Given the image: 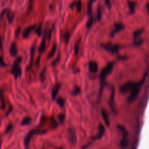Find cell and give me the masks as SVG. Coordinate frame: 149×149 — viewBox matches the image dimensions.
Wrapping results in <instances>:
<instances>
[{"label":"cell","instance_id":"38","mask_svg":"<svg viewBox=\"0 0 149 149\" xmlns=\"http://www.w3.org/2000/svg\"><path fill=\"white\" fill-rule=\"evenodd\" d=\"M6 66H7V64L4 62L3 58L1 56H0V67H6Z\"/></svg>","mask_w":149,"mask_h":149},{"label":"cell","instance_id":"21","mask_svg":"<svg viewBox=\"0 0 149 149\" xmlns=\"http://www.w3.org/2000/svg\"><path fill=\"white\" fill-rule=\"evenodd\" d=\"M6 13H7V19H8L9 23H11L12 22H13L14 18H15V13H12V12H10V10H7V12H6Z\"/></svg>","mask_w":149,"mask_h":149},{"label":"cell","instance_id":"27","mask_svg":"<svg viewBox=\"0 0 149 149\" xmlns=\"http://www.w3.org/2000/svg\"><path fill=\"white\" fill-rule=\"evenodd\" d=\"M70 37H71V34H70V33L68 31L63 34V41L65 43L68 42V41H69L70 39Z\"/></svg>","mask_w":149,"mask_h":149},{"label":"cell","instance_id":"19","mask_svg":"<svg viewBox=\"0 0 149 149\" xmlns=\"http://www.w3.org/2000/svg\"><path fill=\"white\" fill-rule=\"evenodd\" d=\"M102 15H103V10H102V8L100 6H99L97 7V16H96V20L97 22H100L101 20Z\"/></svg>","mask_w":149,"mask_h":149},{"label":"cell","instance_id":"13","mask_svg":"<svg viewBox=\"0 0 149 149\" xmlns=\"http://www.w3.org/2000/svg\"><path fill=\"white\" fill-rule=\"evenodd\" d=\"M35 28H36V26H35V25H31V26L26 27V29L23 30V33H22V35H23V37L27 38L29 36V34H31V32L32 31L35 29Z\"/></svg>","mask_w":149,"mask_h":149},{"label":"cell","instance_id":"42","mask_svg":"<svg viewBox=\"0 0 149 149\" xmlns=\"http://www.w3.org/2000/svg\"><path fill=\"white\" fill-rule=\"evenodd\" d=\"M20 30H21V29H20V27H18L17 29V30L15 31V37H18L19 36V34H20Z\"/></svg>","mask_w":149,"mask_h":149},{"label":"cell","instance_id":"11","mask_svg":"<svg viewBox=\"0 0 149 149\" xmlns=\"http://www.w3.org/2000/svg\"><path fill=\"white\" fill-rule=\"evenodd\" d=\"M101 115L103 121H104L105 124H106V125L107 126V127H110V121H109V113H108V112L105 109H102Z\"/></svg>","mask_w":149,"mask_h":149},{"label":"cell","instance_id":"36","mask_svg":"<svg viewBox=\"0 0 149 149\" xmlns=\"http://www.w3.org/2000/svg\"><path fill=\"white\" fill-rule=\"evenodd\" d=\"M143 42V39H135V41L134 42V45H136V46H140L141 45V44Z\"/></svg>","mask_w":149,"mask_h":149},{"label":"cell","instance_id":"2","mask_svg":"<svg viewBox=\"0 0 149 149\" xmlns=\"http://www.w3.org/2000/svg\"><path fill=\"white\" fill-rule=\"evenodd\" d=\"M21 57L17 56V58H15V60L13 67H12L11 72L13 73V75H14V77H15V78H17V77H19L21 75L22 70L20 67V64L21 63Z\"/></svg>","mask_w":149,"mask_h":149},{"label":"cell","instance_id":"14","mask_svg":"<svg viewBox=\"0 0 149 149\" xmlns=\"http://www.w3.org/2000/svg\"><path fill=\"white\" fill-rule=\"evenodd\" d=\"M61 88V83H58V84L55 85V87H54V89H52V94H51V96H52V99H53V100L56 99V97H57V96H58V92H59Z\"/></svg>","mask_w":149,"mask_h":149},{"label":"cell","instance_id":"43","mask_svg":"<svg viewBox=\"0 0 149 149\" xmlns=\"http://www.w3.org/2000/svg\"><path fill=\"white\" fill-rule=\"evenodd\" d=\"M59 59H60V55H58V57H57V59H55V61H53V62H52V66H55V64H57V63L58 62V61H59Z\"/></svg>","mask_w":149,"mask_h":149},{"label":"cell","instance_id":"25","mask_svg":"<svg viewBox=\"0 0 149 149\" xmlns=\"http://www.w3.org/2000/svg\"><path fill=\"white\" fill-rule=\"evenodd\" d=\"M56 49H57L56 45H55V44H53V45H52V49H51L50 52H49V53L48 54V58H52V57L54 55H55V52H56Z\"/></svg>","mask_w":149,"mask_h":149},{"label":"cell","instance_id":"49","mask_svg":"<svg viewBox=\"0 0 149 149\" xmlns=\"http://www.w3.org/2000/svg\"><path fill=\"white\" fill-rule=\"evenodd\" d=\"M58 149H63L62 148H58Z\"/></svg>","mask_w":149,"mask_h":149},{"label":"cell","instance_id":"28","mask_svg":"<svg viewBox=\"0 0 149 149\" xmlns=\"http://www.w3.org/2000/svg\"><path fill=\"white\" fill-rule=\"evenodd\" d=\"M46 67H45V68H43V70H42V71L41 72L40 74H39V80H41L42 82H44V80H45V72H46Z\"/></svg>","mask_w":149,"mask_h":149},{"label":"cell","instance_id":"24","mask_svg":"<svg viewBox=\"0 0 149 149\" xmlns=\"http://www.w3.org/2000/svg\"><path fill=\"white\" fill-rule=\"evenodd\" d=\"M95 1L96 0H90L89 1L88 4H87V15H90L92 14V6Z\"/></svg>","mask_w":149,"mask_h":149},{"label":"cell","instance_id":"30","mask_svg":"<svg viewBox=\"0 0 149 149\" xmlns=\"http://www.w3.org/2000/svg\"><path fill=\"white\" fill-rule=\"evenodd\" d=\"M80 91H81V89H80V87H79V86H75V87H74L71 94L74 95V96H77V95H78L79 93H80Z\"/></svg>","mask_w":149,"mask_h":149},{"label":"cell","instance_id":"16","mask_svg":"<svg viewBox=\"0 0 149 149\" xmlns=\"http://www.w3.org/2000/svg\"><path fill=\"white\" fill-rule=\"evenodd\" d=\"M46 34H47V31H45V33H44L42 42H41L40 46H39V51L40 53H42L43 51H45V48H46V39H47Z\"/></svg>","mask_w":149,"mask_h":149},{"label":"cell","instance_id":"48","mask_svg":"<svg viewBox=\"0 0 149 149\" xmlns=\"http://www.w3.org/2000/svg\"><path fill=\"white\" fill-rule=\"evenodd\" d=\"M1 140H0V147H1Z\"/></svg>","mask_w":149,"mask_h":149},{"label":"cell","instance_id":"39","mask_svg":"<svg viewBox=\"0 0 149 149\" xmlns=\"http://www.w3.org/2000/svg\"><path fill=\"white\" fill-rule=\"evenodd\" d=\"M74 52H75V55H77L79 53V45L77 43H76L75 46H74Z\"/></svg>","mask_w":149,"mask_h":149},{"label":"cell","instance_id":"8","mask_svg":"<svg viewBox=\"0 0 149 149\" xmlns=\"http://www.w3.org/2000/svg\"><path fill=\"white\" fill-rule=\"evenodd\" d=\"M114 29L111 32V37H113L116 34L119 33L121 31L124 30L125 29V26L122 23H114Z\"/></svg>","mask_w":149,"mask_h":149},{"label":"cell","instance_id":"23","mask_svg":"<svg viewBox=\"0 0 149 149\" xmlns=\"http://www.w3.org/2000/svg\"><path fill=\"white\" fill-rule=\"evenodd\" d=\"M128 4H129V7L130 10V13L133 14L135 13V7L137 5V3L135 1H129L128 2Z\"/></svg>","mask_w":149,"mask_h":149},{"label":"cell","instance_id":"12","mask_svg":"<svg viewBox=\"0 0 149 149\" xmlns=\"http://www.w3.org/2000/svg\"><path fill=\"white\" fill-rule=\"evenodd\" d=\"M99 133L95 136V137L93 138V140H100L103 137V136L104 135V133H105V127L103 124H99Z\"/></svg>","mask_w":149,"mask_h":149},{"label":"cell","instance_id":"15","mask_svg":"<svg viewBox=\"0 0 149 149\" xmlns=\"http://www.w3.org/2000/svg\"><path fill=\"white\" fill-rule=\"evenodd\" d=\"M97 68H98V66H97V63L96 61H90L89 62V70L92 73L97 72Z\"/></svg>","mask_w":149,"mask_h":149},{"label":"cell","instance_id":"40","mask_svg":"<svg viewBox=\"0 0 149 149\" xmlns=\"http://www.w3.org/2000/svg\"><path fill=\"white\" fill-rule=\"evenodd\" d=\"M51 120H52V127H53V128H55V127H57V126H58V124H57V123H56V121H55V120H54V118H52V117H51V118H50Z\"/></svg>","mask_w":149,"mask_h":149},{"label":"cell","instance_id":"1","mask_svg":"<svg viewBox=\"0 0 149 149\" xmlns=\"http://www.w3.org/2000/svg\"><path fill=\"white\" fill-rule=\"evenodd\" d=\"M147 74H148V71H146V72L145 75H144L143 79V80H141L140 82H138V83H136L135 87H134L133 89L131 91L130 95L128 96V98H127V102H130V103H132V102H135V101L136 100V99L138 98V94H139V93H140L141 89L142 88V86H143L144 83H145L146 77L147 76Z\"/></svg>","mask_w":149,"mask_h":149},{"label":"cell","instance_id":"5","mask_svg":"<svg viewBox=\"0 0 149 149\" xmlns=\"http://www.w3.org/2000/svg\"><path fill=\"white\" fill-rule=\"evenodd\" d=\"M136 83H134V82L129 81L127 82L126 83H125L124 85H122V86L119 89V91L122 93H127L128 91H130L133 89V88L135 87Z\"/></svg>","mask_w":149,"mask_h":149},{"label":"cell","instance_id":"32","mask_svg":"<svg viewBox=\"0 0 149 149\" xmlns=\"http://www.w3.org/2000/svg\"><path fill=\"white\" fill-rule=\"evenodd\" d=\"M56 102H57V103H58V105H59L60 107H61V108L64 106L65 101H64V99H63V98H61V97L58 98V99H56Z\"/></svg>","mask_w":149,"mask_h":149},{"label":"cell","instance_id":"37","mask_svg":"<svg viewBox=\"0 0 149 149\" xmlns=\"http://www.w3.org/2000/svg\"><path fill=\"white\" fill-rule=\"evenodd\" d=\"M13 124H9L8 126H7V129H6V130H5V134H7V133L9 132V131H10V130L12 129H13Z\"/></svg>","mask_w":149,"mask_h":149},{"label":"cell","instance_id":"17","mask_svg":"<svg viewBox=\"0 0 149 149\" xmlns=\"http://www.w3.org/2000/svg\"><path fill=\"white\" fill-rule=\"evenodd\" d=\"M10 53L12 56H16L17 54V48L15 42H13L10 45Z\"/></svg>","mask_w":149,"mask_h":149},{"label":"cell","instance_id":"33","mask_svg":"<svg viewBox=\"0 0 149 149\" xmlns=\"http://www.w3.org/2000/svg\"><path fill=\"white\" fill-rule=\"evenodd\" d=\"M143 32H144V29H138V30L135 31V33H134V38H135V39H137V38H138V37H139L140 35H141Z\"/></svg>","mask_w":149,"mask_h":149},{"label":"cell","instance_id":"34","mask_svg":"<svg viewBox=\"0 0 149 149\" xmlns=\"http://www.w3.org/2000/svg\"><path fill=\"white\" fill-rule=\"evenodd\" d=\"M58 119H59L60 122L61 124H63L65 119V115L64 114H59V115H58Z\"/></svg>","mask_w":149,"mask_h":149},{"label":"cell","instance_id":"6","mask_svg":"<svg viewBox=\"0 0 149 149\" xmlns=\"http://www.w3.org/2000/svg\"><path fill=\"white\" fill-rule=\"evenodd\" d=\"M102 48H104L106 51L111 53H116L119 51V46L118 45H112L111 43L107 44H102Z\"/></svg>","mask_w":149,"mask_h":149},{"label":"cell","instance_id":"46","mask_svg":"<svg viewBox=\"0 0 149 149\" xmlns=\"http://www.w3.org/2000/svg\"><path fill=\"white\" fill-rule=\"evenodd\" d=\"M75 4H76V1L73 2L72 4H71V6H70V7H71V8H73V7H74V6H75Z\"/></svg>","mask_w":149,"mask_h":149},{"label":"cell","instance_id":"41","mask_svg":"<svg viewBox=\"0 0 149 149\" xmlns=\"http://www.w3.org/2000/svg\"><path fill=\"white\" fill-rule=\"evenodd\" d=\"M105 3L107 5V7H109V9H111V0H105Z\"/></svg>","mask_w":149,"mask_h":149},{"label":"cell","instance_id":"3","mask_svg":"<svg viewBox=\"0 0 149 149\" xmlns=\"http://www.w3.org/2000/svg\"><path fill=\"white\" fill-rule=\"evenodd\" d=\"M113 62H109L104 68L102 70V71L100 72V80H101L102 83H104L105 80H106V77L109 75V74L111 73V72L113 71Z\"/></svg>","mask_w":149,"mask_h":149},{"label":"cell","instance_id":"10","mask_svg":"<svg viewBox=\"0 0 149 149\" xmlns=\"http://www.w3.org/2000/svg\"><path fill=\"white\" fill-rule=\"evenodd\" d=\"M114 96H115V89L114 87L111 88V94L110 99L109 100V106H110L111 109L112 110L113 112H116V110H115L114 106Z\"/></svg>","mask_w":149,"mask_h":149},{"label":"cell","instance_id":"20","mask_svg":"<svg viewBox=\"0 0 149 149\" xmlns=\"http://www.w3.org/2000/svg\"><path fill=\"white\" fill-rule=\"evenodd\" d=\"M0 101H1V109L4 110L5 108V101L4 99V91L3 90L0 89Z\"/></svg>","mask_w":149,"mask_h":149},{"label":"cell","instance_id":"18","mask_svg":"<svg viewBox=\"0 0 149 149\" xmlns=\"http://www.w3.org/2000/svg\"><path fill=\"white\" fill-rule=\"evenodd\" d=\"M34 51H35V45L32 46L31 49V61L29 63V66L26 67V70L29 71L31 70V68L32 67V64H33V56H34Z\"/></svg>","mask_w":149,"mask_h":149},{"label":"cell","instance_id":"35","mask_svg":"<svg viewBox=\"0 0 149 149\" xmlns=\"http://www.w3.org/2000/svg\"><path fill=\"white\" fill-rule=\"evenodd\" d=\"M117 129L122 133H124V132H125V131H127L126 128H125V127L122 125H117Z\"/></svg>","mask_w":149,"mask_h":149},{"label":"cell","instance_id":"7","mask_svg":"<svg viewBox=\"0 0 149 149\" xmlns=\"http://www.w3.org/2000/svg\"><path fill=\"white\" fill-rule=\"evenodd\" d=\"M68 135V139H69L70 143L72 145H75L77 143V135H76L75 130L73 128H69L67 131Z\"/></svg>","mask_w":149,"mask_h":149},{"label":"cell","instance_id":"22","mask_svg":"<svg viewBox=\"0 0 149 149\" xmlns=\"http://www.w3.org/2000/svg\"><path fill=\"white\" fill-rule=\"evenodd\" d=\"M31 122V118L29 116H27V117H25V118L22 120L21 124H21L22 126H26V125H29Z\"/></svg>","mask_w":149,"mask_h":149},{"label":"cell","instance_id":"45","mask_svg":"<svg viewBox=\"0 0 149 149\" xmlns=\"http://www.w3.org/2000/svg\"><path fill=\"white\" fill-rule=\"evenodd\" d=\"M1 49H2V41L0 39V51H1Z\"/></svg>","mask_w":149,"mask_h":149},{"label":"cell","instance_id":"31","mask_svg":"<svg viewBox=\"0 0 149 149\" xmlns=\"http://www.w3.org/2000/svg\"><path fill=\"white\" fill-rule=\"evenodd\" d=\"M76 7H77V10L78 12L81 11V8H82V4H81V0H78L77 1H76L75 4Z\"/></svg>","mask_w":149,"mask_h":149},{"label":"cell","instance_id":"44","mask_svg":"<svg viewBox=\"0 0 149 149\" xmlns=\"http://www.w3.org/2000/svg\"><path fill=\"white\" fill-rule=\"evenodd\" d=\"M118 58H119V60H122V59H127V57L126 56H118Z\"/></svg>","mask_w":149,"mask_h":149},{"label":"cell","instance_id":"4","mask_svg":"<svg viewBox=\"0 0 149 149\" xmlns=\"http://www.w3.org/2000/svg\"><path fill=\"white\" fill-rule=\"evenodd\" d=\"M47 131L45 130H36V129H32L26 134V137H25V140H24V143H25V145L27 147L28 145H29V142H30L31 139V137H33V135L35 134H45Z\"/></svg>","mask_w":149,"mask_h":149},{"label":"cell","instance_id":"26","mask_svg":"<svg viewBox=\"0 0 149 149\" xmlns=\"http://www.w3.org/2000/svg\"><path fill=\"white\" fill-rule=\"evenodd\" d=\"M93 17L92 16V15H90V18H89L88 20H87V23H86V27H87V29H90V28L93 26Z\"/></svg>","mask_w":149,"mask_h":149},{"label":"cell","instance_id":"29","mask_svg":"<svg viewBox=\"0 0 149 149\" xmlns=\"http://www.w3.org/2000/svg\"><path fill=\"white\" fill-rule=\"evenodd\" d=\"M42 23H39V26H37L36 28H35V32H36V34H37V36H41L42 35Z\"/></svg>","mask_w":149,"mask_h":149},{"label":"cell","instance_id":"9","mask_svg":"<svg viewBox=\"0 0 149 149\" xmlns=\"http://www.w3.org/2000/svg\"><path fill=\"white\" fill-rule=\"evenodd\" d=\"M123 134V138L120 142V146L122 149L126 148L129 145V138H128V132L127 131L122 133Z\"/></svg>","mask_w":149,"mask_h":149},{"label":"cell","instance_id":"47","mask_svg":"<svg viewBox=\"0 0 149 149\" xmlns=\"http://www.w3.org/2000/svg\"><path fill=\"white\" fill-rule=\"evenodd\" d=\"M31 2H32V0H30V1H29V4H30V7H29V10H30L31 7Z\"/></svg>","mask_w":149,"mask_h":149}]
</instances>
